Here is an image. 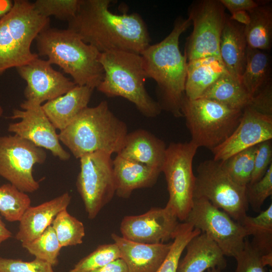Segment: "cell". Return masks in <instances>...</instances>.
Segmentation results:
<instances>
[{"mask_svg":"<svg viewBox=\"0 0 272 272\" xmlns=\"http://www.w3.org/2000/svg\"><path fill=\"white\" fill-rule=\"evenodd\" d=\"M89 272H128L127 265L121 258L115 260L106 265Z\"/></svg>","mask_w":272,"mask_h":272,"instance_id":"7bdbcfd3","label":"cell"},{"mask_svg":"<svg viewBox=\"0 0 272 272\" xmlns=\"http://www.w3.org/2000/svg\"><path fill=\"white\" fill-rule=\"evenodd\" d=\"M243 111L206 98L189 100L185 97L181 108L191 141L198 148L211 151L232 134L240 121Z\"/></svg>","mask_w":272,"mask_h":272,"instance_id":"52a82bcc","label":"cell"},{"mask_svg":"<svg viewBox=\"0 0 272 272\" xmlns=\"http://www.w3.org/2000/svg\"><path fill=\"white\" fill-rule=\"evenodd\" d=\"M220 2L231 14L241 11L248 12L259 5L253 0H220Z\"/></svg>","mask_w":272,"mask_h":272,"instance_id":"b9f144b4","label":"cell"},{"mask_svg":"<svg viewBox=\"0 0 272 272\" xmlns=\"http://www.w3.org/2000/svg\"><path fill=\"white\" fill-rule=\"evenodd\" d=\"M49 18L35 10L33 3L15 0L11 10L0 18V75L24 65L39 55L31 51L32 42L49 27Z\"/></svg>","mask_w":272,"mask_h":272,"instance_id":"8992f818","label":"cell"},{"mask_svg":"<svg viewBox=\"0 0 272 272\" xmlns=\"http://www.w3.org/2000/svg\"><path fill=\"white\" fill-rule=\"evenodd\" d=\"M169 208H153L139 215L126 216L120 224L124 238L146 244L164 243L174 239L180 223Z\"/></svg>","mask_w":272,"mask_h":272,"instance_id":"9a60e30c","label":"cell"},{"mask_svg":"<svg viewBox=\"0 0 272 272\" xmlns=\"http://www.w3.org/2000/svg\"><path fill=\"white\" fill-rule=\"evenodd\" d=\"M166 148L162 140L145 129H138L127 133L117 155L161 172Z\"/></svg>","mask_w":272,"mask_h":272,"instance_id":"ffe728a7","label":"cell"},{"mask_svg":"<svg viewBox=\"0 0 272 272\" xmlns=\"http://www.w3.org/2000/svg\"><path fill=\"white\" fill-rule=\"evenodd\" d=\"M118 258H121V253L116 243L100 245L79 260L69 272H89Z\"/></svg>","mask_w":272,"mask_h":272,"instance_id":"e575fe53","label":"cell"},{"mask_svg":"<svg viewBox=\"0 0 272 272\" xmlns=\"http://www.w3.org/2000/svg\"><path fill=\"white\" fill-rule=\"evenodd\" d=\"M198 148L191 141L170 143L162 167L169 193L166 207L182 222L185 221L192 206L195 179L192 163Z\"/></svg>","mask_w":272,"mask_h":272,"instance_id":"9c48e42d","label":"cell"},{"mask_svg":"<svg viewBox=\"0 0 272 272\" xmlns=\"http://www.w3.org/2000/svg\"><path fill=\"white\" fill-rule=\"evenodd\" d=\"M46 158L44 149L28 140L14 134L0 137V176L22 192L33 193L39 188L33 168Z\"/></svg>","mask_w":272,"mask_h":272,"instance_id":"8fae6325","label":"cell"},{"mask_svg":"<svg viewBox=\"0 0 272 272\" xmlns=\"http://www.w3.org/2000/svg\"><path fill=\"white\" fill-rule=\"evenodd\" d=\"M13 5V1L11 0H0V18L11 10Z\"/></svg>","mask_w":272,"mask_h":272,"instance_id":"bcb514c9","label":"cell"},{"mask_svg":"<svg viewBox=\"0 0 272 272\" xmlns=\"http://www.w3.org/2000/svg\"><path fill=\"white\" fill-rule=\"evenodd\" d=\"M200 98L213 100L230 108L241 110L249 105L252 99L240 81L228 73L221 76Z\"/></svg>","mask_w":272,"mask_h":272,"instance_id":"484cf974","label":"cell"},{"mask_svg":"<svg viewBox=\"0 0 272 272\" xmlns=\"http://www.w3.org/2000/svg\"><path fill=\"white\" fill-rule=\"evenodd\" d=\"M72 197L66 192L36 206H30L24 212L19 222L16 238L22 243L38 237L61 211L66 209Z\"/></svg>","mask_w":272,"mask_h":272,"instance_id":"d6986e66","label":"cell"},{"mask_svg":"<svg viewBox=\"0 0 272 272\" xmlns=\"http://www.w3.org/2000/svg\"><path fill=\"white\" fill-rule=\"evenodd\" d=\"M115 194L128 198L135 189L150 187L157 181L160 170L116 155L113 160Z\"/></svg>","mask_w":272,"mask_h":272,"instance_id":"44dd1931","label":"cell"},{"mask_svg":"<svg viewBox=\"0 0 272 272\" xmlns=\"http://www.w3.org/2000/svg\"><path fill=\"white\" fill-rule=\"evenodd\" d=\"M111 237L118 246L128 272H156L168 254L172 242L146 244L127 240L115 233Z\"/></svg>","mask_w":272,"mask_h":272,"instance_id":"ac0fdd59","label":"cell"},{"mask_svg":"<svg viewBox=\"0 0 272 272\" xmlns=\"http://www.w3.org/2000/svg\"><path fill=\"white\" fill-rule=\"evenodd\" d=\"M247 237L242 249L234 257L237 262L235 272H267L262 255L253 247Z\"/></svg>","mask_w":272,"mask_h":272,"instance_id":"74e56055","label":"cell"},{"mask_svg":"<svg viewBox=\"0 0 272 272\" xmlns=\"http://www.w3.org/2000/svg\"><path fill=\"white\" fill-rule=\"evenodd\" d=\"M250 22L244 26L248 47L261 50L270 49L272 43V9L266 5H258L248 12Z\"/></svg>","mask_w":272,"mask_h":272,"instance_id":"83f0119b","label":"cell"},{"mask_svg":"<svg viewBox=\"0 0 272 272\" xmlns=\"http://www.w3.org/2000/svg\"><path fill=\"white\" fill-rule=\"evenodd\" d=\"M12 236V232L6 227L0 217V246L3 242L11 238Z\"/></svg>","mask_w":272,"mask_h":272,"instance_id":"f6af8a7d","label":"cell"},{"mask_svg":"<svg viewBox=\"0 0 272 272\" xmlns=\"http://www.w3.org/2000/svg\"><path fill=\"white\" fill-rule=\"evenodd\" d=\"M81 2V0H36L33 5L37 13L43 17L54 16L68 22L76 14Z\"/></svg>","mask_w":272,"mask_h":272,"instance_id":"d590c367","label":"cell"},{"mask_svg":"<svg viewBox=\"0 0 272 272\" xmlns=\"http://www.w3.org/2000/svg\"><path fill=\"white\" fill-rule=\"evenodd\" d=\"M4 112V110L3 107L0 105V116H1Z\"/></svg>","mask_w":272,"mask_h":272,"instance_id":"c3c4849f","label":"cell"},{"mask_svg":"<svg viewBox=\"0 0 272 272\" xmlns=\"http://www.w3.org/2000/svg\"><path fill=\"white\" fill-rule=\"evenodd\" d=\"M38 55L69 74L77 86L97 88L104 77L100 52L73 31L49 27L36 37Z\"/></svg>","mask_w":272,"mask_h":272,"instance_id":"277c9868","label":"cell"},{"mask_svg":"<svg viewBox=\"0 0 272 272\" xmlns=\"http://www.w3.org/2000/svg\"><path fill=\"white\" fill-rule=\"evenodd\" d=\"M111 0H81L67 29L100 53L126 51L141 54L150 45L146 23L138 13L116 14Z\"/></svg>","mask_w":272,"mask_h":272,"instance_id":"6da1fadb","label":"cell"},{"mask_svg":"<svg viewBox=\"0 0 272 272\" xmlns=\"http://www.w3.org/2000/svg\"><path fill=\"white\" fill-rule=\"evenodd\" d=\"M271 161V140L256 145L254 169L249 183H252L260 180L266 173L270 165L272 164Z\"/></svg>","mask_w":272,"mask_h":272,"instance_id":"ab89813d","label":"cell"},{"mask_svg":"<svg viewBox=\"0 0 272 272\" xmlns=\"http://www.w3.org/2000/svg\"><path fill=\"white\" fill-rule=\"evenodd\" d=\"M245 193L248 206L256 212H261L264 201L272 194V164L260 180L246 186Z\"/></svg>","mask_w":272,"mask_h":272,"instance_id":"8d00e7d4","label":"cell"},{"mask_svg":"<svg viewBox=\"0 0 272 272\" xmlns=\"http://www.w3.org/2000/svg\"><path fill=\"white\" fill-rule=\"evenodd\" d=\"M51 225L62 247L76 246L83 243L85 235L84 225L70 214L66 209L56 215Z\"/></svg>","mask_w":272,"mask_h":272,"instance_id":"4dcf8cb0","label":"cell"},{"mask_svg":"<svg viewBox=\"0 0 272 272\" xmlns=\"http://www.w3.org/2000/svg\"><path fill=\"white\" fill-rule=\"evenodd\" d=\"M79 159L76 186L88 218L93 219L115 194L113 160L111 154L100 151Z\"/></svg>","mask_w":272,"mask_h":272,"instance_id":"30bf717a","label":"cell"},{"mask_svg":"<svg viewBox=\"0 0 272 272\" xmlns=\"http://www.w3.org/2000/svg\"><path fill=\"white\" fill-rule=\"evenodd\" d=\"M26 82V101L39 105L60 96L76 86L60 72L55 70L47 60L35 58L16 68Z\"/></svg>","mask_w":272,"mask_h":272,"instance_id":"2e32d148","label":"cell"},{"mask_svg":"<svg viewBox=\"0 0 272 272\" xmlns=\"http://www.w3.org/2000/svg\"><path fill=\"white\" fill-rule=\"evenodd\" d=\"M208 272H222V270L218 267H213L207 270Z\"/></svg>","mask_w":272,"mask_h":272,"instance_id":"7dc6e473","label":"cell"},{"mask_svg":"<svg viewBox=\"0 0 272 272\" xmlns=\"http://www.w3.org/2000/svg\"><path fill=\"white\" fill-rule=\"evenodd\" d=\"M185 249L186 254L180 260L177 272H203L213 267L222 270L227 266L223 252L205 233L201 232L193 237Z\"/></svg>","mask_w":272,"mask_h":272,"instance_id":"7402d4cb","label":"cell"},{"mask_svg":"<svg viewBox=\"0 0 272 272\" xmlns=\"http://www.w3.org/2000/svg\"><path fill=\"white\" fill-rule=\"evenodd\" d=\"M272 139V116L246 107L240 121L232 134L213 149L215 160L224 161L234 154Z\"/></svg>","mask_w":272,"mask_h":272,"instance_id":"e0dca14e","label":"cell"},{"mask_svg":"<svg viewBox=\"0 0 272 272\" xmlns=\"http://www.w3.org/2000/svg\"><path fill=\"white\" fill-rule=\"evenodd\" d=\"M229 19L244 26L248 25L250 19L248 12L245 11H238L231 14Z\"/></svg>","mask_w":272,"mask_h":272,"instance_id":"ee69618b","label":"cell"},{"mask_svg":"<svg viewBox=\"0 0 272 272\" xmlns=\"http://www.w3.org/2000/svg\"><path fill=\"white\" fill-rule=\"evenodd\" d=\"M20 106L23 110L14 109L10 118L21 120L10 123L8 130L49 150L61 160H69L71 155L61 145L56 129L45 114L42 105L25 100Z\"/></svg>","mask_w":272,"mask_h":272,"instance_id":"5bb4252c","label":"cell"},{"mask_svg":"<svg viewBox=\"0 0 272 272\" xmlns=\"http://www.w3.org/2000/svg\"><path fill=\"white\" fill-rule=\"evenodd\" d=\"M93 89L76 85L65 94L42 105L47 118L56 129L67 127L87 107Z\"/></svg>","mask_w":272,"mask_h":272,"instance_id":"603a6c76","label":"cell"},{"mask_svg":"<svg viewBox=\"0 0 272 272\" xmlns=\"http://www.w3.org/2000/svg\"><path fill=\"white\" fill-rule=\"evenodd\" d=\"M184 222L207 234L227 256L234 258L242 249L248 237L240 223L203 198H193Z\"/></svg>","mask_w":272,"mask_h":272,"instance_id":"4fadbf2b","label":"cell"},{"mask_svg":"<svg viewBox=\"0 0 272 272\" xmlns=\"http://www.w3.org/2000/svg\"><path fill=\"white\" fill-rule=\"evenodd\" d=\"M22 246L35 258L46 261L52 266L58 264V257L62 247L51 225L38 237L30 242L22 243Z\"/></svg>","mask_w":272,"mask_h":272,"instance_id":"1f68e13d","label":"cell"},{"mask_svg":"<svg viewBox=\"0 0 272 272\" xmlns=\"http://www.w3.org/2000/svg\"><path fill=\"white\" fill-rule=\"evenodd\" d=\"M244 26L226 19L220 38V54L227 72L240 81L246 63Z\"/></svg>","mask_w":272,"mask_h":272,"instance_id":"cb8c5ba5","label":"cell"},{"mask_svg":"<svg viewBox=\"0 0 272 272\" xmlns=\"http://www.w3.org/2000/svg\"><path fill=\"white\" fill-rule=\"evenodd\" d=\"M189 18H178L171 32L161 41L150 45L140 54L147 78L157 85L162 110L174 116H183L187 61L179 48L181 35L191 25Z\"/></svg>","mask_w":272,"mask_h":272,"instance_id":"7a4b0ae2","label":"cell"},{"mask_svg":"<svg viewBox=\"0 0 272 272\" xmlns=\"http://www.w3.org/2000/svg\"><path fill=\"white\" fill-rule=\"evenodd\" d=\"M125 123L102 101L87 107L65 128L59 140L77 159L95 152L118 153L128 133Z\"/></svg>","mask_w":272,"mask_h":272,"instance_id":"3957f363","label":"cell"},{"mask_svg":"<svg viewBox=\"0 0 272 272\" xmlns=\"http://www.w3.org/2000/svg\"><path fill=\"white\" fill-rule=\"evenodd\" d=\"M227 73L221 59L216 57L187 61L185 97L189 100L200 98L209 87Z\"/></svg>","mask_w":272,"mask_h":272,"instance_id":"d4e9b609","label":"cell"},{"mask_svg":"<svg viewBox=\"0 0 272 272\" xmlns=\"http://www.w3.org/2000/svg\"><path fill=\"white\" fill-rule=\"evenodd\" d=\"M0 272H54L52 266L35 258L30 261L0 257Z\"/></svg>","mask_w":272,"mask_h":272,"instance_id":"f35d334b","label":"cell"},{"mask_svg":"<svg viewBox=\"0 0 272 272\" xmlns=\"http://www.w3.org/2000/svg\"><path fill=\"white\" fill-rule=\"evenodd\" d=\"M103 78L97 90L107 97H121L133 103L147 117L159 115L162 108L145 88L147 79L142 56L126 51L100 53Z\"/></svg>","mask_w":272,"mask_h":272,"instance_id":"5b68a950","label":"cell"},{"mask_svg":"<svg viewBox=\"0 0 272 272\" xmlns=\"http://www.w3.org/2000/svg\"><path fill=\"white\" fill-rule=\"evenodd\" d=\"M195 177L193 198L207 199L241 224L249 206L246 187L232 179L223 162L214 159L203 161L198 166Z\"/></svg>","mask_w":272,"mask_h":272,"instance_id":"ba28073f","label":"cell"},{"mask_svg":"<svg viewBox=\"0 0 272 272\" xmlns=\"http://www.w3.org/2000/svg\"><path fill=\"white\" fill-rule=\"evenodd\" d=\"M270 58L265 51L247 47L240 82L252 98L270 81Z\"/></svg>","mask_w":272,"mask_h":272,"instance_id":"4316f807","label":"cell"},{"mask_svg":"<svg viewBox=\"0 0 272 272\" xmlns=\"http://www.w3.org/2000/svg\"><path fill=\"white\" fill-rule=\"evenodd\" d=\"M256 146L241 151L222 161L232 179L240 186L250 182L254 169Z\"/></svg>","mask_w":272,"mask_h":272,"instance_id":"d6a6232c","label":"cell"},{"mask_svg":"<svg viewBox=\"0 0 272 272\" xmlns=\"http://www.w3.org/2000/svg\"><path fill=\"white\" fill-rule=\"evenodd\" d=\"M240 224L253 236L250 243L262 257L272 259V204L256 217L246 216Z\"/></svg>","mask_w":272,"mask_h":272,"instance_id":"f1b7e54d","label":"cell"},{"mask_svg":"<svg viewBox=\"0 0 272 272\" xmlns=\"http://www.w3.org/2000/svg\"><path fill=\"white\" fill-rule=\"evenodd\" d=\"M247 107L262 114L272 116V87L270 82L252 98Z\"/></svg>","mask_w":272,"mask_h":272,"instance_id":"60d3db41","label":"cell"},{"mask_svg":"<svg viewBox=\"0 0 272 272\" xmlns=\"http://www.w3.org/2000/svg\"><path fill=\"white\" fill-rule=\"evenodd\" d=\"M201 232L191 224L180 223L170 249L156 272H177L181 255L188 242Z\"/></svg>","mask_w":272,"mask_h":272,"instance_id":"836d02e7","label":"cell"},{"mask_svg":"<svg viewBox=\"0 0 272 272\" xmlns=\"http://www.w3.org/2000/svg\"><path fill=\"white\" fill-rule=\"evenodd\" d=\"M31 203L29 196L12 184L0 186V214L7 221L19 222Z\"/></svg>","mask_w":272,"mask_h":272,"instance_id":"f546056e","label":"cell"},{"mask_svg":"<svg viewBox=\"0 0 272 272\" xmlns=\"http://www.w3.org/2000/svg\"><path fill=\"white\" fill-rule=\"evenodd\" d=\"M188 18L193 29L185 47L187 61L209 56L221 59L220 42L227 17L220 1L203 0L193 3Z\"/></svg>","mask_w":272,"mask_h":272,"instance_id":"7c38bea8","label":"cell"}]
</instances>
